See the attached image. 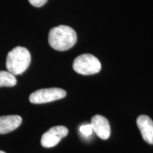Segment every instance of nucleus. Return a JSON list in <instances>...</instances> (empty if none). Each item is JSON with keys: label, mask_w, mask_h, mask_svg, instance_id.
<instances>
[{"label": "nucleus", "mask_w": 153, "mask_h": 153, "mask_svg": "<svg viewBox=\"0 0 153 153\" xmlns=\"http://www.w3.org/2000/svg\"><path fill=\"white\" fill-rule=\"evenodd\" d=\"M93 131L102 140H107L111 135V127L108 120L101 115L93 116L91 120Z\"/></svg>", "instance_id": "423d86ee"}, {"label": "nucleus", "mask_w": 153, "mask_h": 153, "mask_svg": "<svg viewBox=\"0 0 153 153\" xmlns=\"http://www.w3.org/2000/svg\"><path fill=\"white\" fill-rule=\"evenodd\" d=\"M22 118L18 115L0 116V134H6L14 131L22 124Z\"/></svg>", "instance_id": "6e6552de"}, {"label": "nucleus", "mask_w": 153, "mask_h": 153, "mask_svg": "<svg viewBox=\"0 0 153 153\" xmlns=\"http://www.w3.org/2000/svg\"><path fill=\"white\" fill-rule=\"evenodd\" d=\"M17 82L15 75L9 71H0V87H14Z\"/></svg>", "instance_id": "1a4fd4ad"}, {"label": "nucleus", "mask_w": 153, "mask_h": 153, "mask_svg": "<svg viewBox=\"0 0 153 153\" xmlns=\"http://www.w3.org/2000/svg\"><path fill=\"white\" fill-rule=\"evenodd\" d=\"M79 131L82 133V135L86 137L91 136L94 132L92 126H91V124H85V125L80 126Z\"/></svg>", "instance_id": "9d476101"}, {"label": "nucleus", "mask_w": 153, "mask_h": 153, "mask_svg": "<svg viewBox=\"0 0 153 153\" xmlns=\"http://www.w3.org/2000/svg\"><path fill=\"white\" fill-rule=\"evenodd\" d=\"M0 153H6V152H4V151L0 150Z\"/></svg>", "instance_id": "f8f14e48"}, {"label": "nucleus", "mask_w": 153, "mask_h": 153, "mask_svg": "<svg viewBox=\"0 0 153 153\" xmlns=\"http://www.w3.org/2000/svg\"><path fill=\"white\" fill-rule=\"evenodd\" d=\"M72 67L74 71L83 75L97 74L101 69V62L98 58L91 54H83L76 57Z\"/></svg>", "instance_id": "7ed1b4c3"}, {"label": "nucleus", "mask_w": 153, "mask_h": 153, "mask_svg": "<svg viewBox=\"0 0 153 153\" xmlns=\"http://www.w3.org/2000/svg\"><path fill=\"white\" fill-rule=\"evenodd\" d=\"M28 1L33 7H41L47 2L48 0H28Z\"/></svg>", "instance_id": "9b49d317"}, {"label": "nucleus", "mask_w": 153, "mask_h": 153, "mask_svg": "<svg viewBox=\"0 0 153 153\" xmlns=\"http://www.w3.org/2000/svg\"><path fill=\"white\" fill-rule=\"evenodd\" d=\"M30 60V52L26 48L17 46L8 53L6 60L7 70L14 75L21 74L29 67Z\"/></svg>", "instance_id": "f03ea898"}, {"label": "nucleus", "mask_w": 153, "mask_h": 153, "mask_svg": "<svg viewBox=\"0 0 153 153\" xmlns=\"http://www.w3.org/2000/svg\"><path fill=\"white\" fill-rule=\"evenodd\" d=\"M137 125L145 142L153 145V121L146 115H141L137 118Z\"/></svg>", "instance_id": "0eeeda50"}, {"label": "nucleus", "mask_w": 153, "mask_h": 153, "mask_svg": "<svg viewBox=\"0 0 153 153\" xmlns=\"http://www.w3.org/2000/svg\"><path fill=\"white\" fill-rule=\"evenodd\" d=\"M66 94V91L60 88L41 89L32 93L29 97V100L32 104H45L65 98Z\"/></svg>", "instance_id": "20e7f679"}, {"label": "nucleus", "mask_w": 153, "mask_h": 153, "mask_svg": "<svg viewBox=\"0 0 153 153\" xmlns=\"http://www.w3.org/2000/svg\"><path fill=\"white\" fill-rule=\"evenodd\" d=\"M68 134V129L63 126H57L51 128L43 134L41 143L44 148H53Z\"/></svg>", "instance_id": "39448f33"}, {"label": "nucleus", "mask_w": 153, "mask_h": 153, "mask_svg": "<svg viewBox=\"0 0 153 153\" xmlns=\"http://www.w3.org/2000/svg\"><path fill=\"white\" fill-rule=\"evenodd\" d=\"M77 36L73 28L65 25H60L50 30L48 43L53 49L65 51L75 45Z\"/></svg>", "instance_id": "f257e3e1"}]
</instances>
